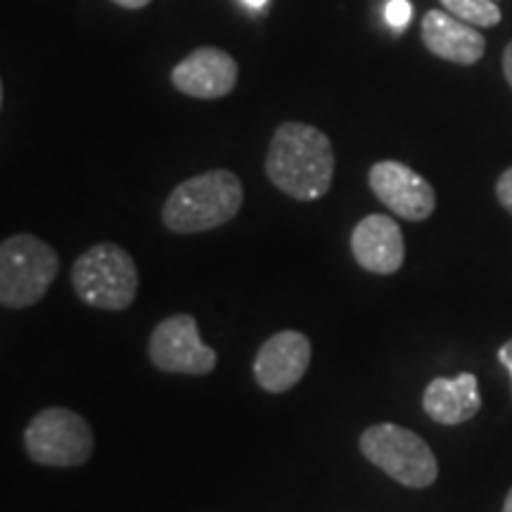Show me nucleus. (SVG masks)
<instances>
[{
	"mask_svg": "<svg viewBox=\"0 0 512 512\" xmlns=\"http://www.w3.org/2000/svg\"><path fill=\"white\" fill-rule=\"evenodd\" d=\"M266 176L275 188L297 202L328 195L335 178V152L323 131L302 121L275 128L266 155Z\"/></svg>",
	"mask_w": 512,
	"mask_h": 512,
	"instance_id": "nucleus-1",
	"label": "nucleus"
},
{
	"mask_svg": "<svg viewBox=\"0 0 512 512\" xmlns=\"http://www.w3.org/2000/svg\"><path fill=\"white\" fill-rule=\"evenodd\" d=\"M242 202L245 190L233 171H204L176 185L162 209V221L178 235L207 233L233 221L240 214Z\"/></svg>",
	"mask_w": 512,
	"mask_h": 512,
	"instance_id": "nucleus-2",
	"label": "nucleus"
},
{
	"mask_svg": "<svg viewBox=\"0 0 512 512\" xmlns=\"http://www.w3.org/2000/svg\"><path fill=\"white\" fill-rule=\"evenodd\" d=\"M60 273V254L46 240L17 233L0 245V304L29 309L46 297Z\"/></svg>",
	"mask_w": 512,
	"mask_h": 512,
	"instance_id": "nucleus-3",
	"label": "nucleus"
},
{
	"mask_svg": "<svg viewBox=\"0 0 512 512\" xmlns=\"http://www.w3.org/2000/svg\"><path fill=\"white\" fill-rule=\"evenodd\" d=\"M72 285L83 304L102 311H124L136 302L140 275L124 247L100 242L74 261Z\"/></svg>",
	"mask_w": 512,
	"mask_h": 512,
	"instance_id": "nucleus-4",
	"label": "nucleus"
},
{
	"mask_svg": "<svg viewBox=\"0 0 512 512\" xmlns=\"http://www.w3.org/2000/svg\"><path fill=\"white\" fill-rule=\"evenodd\" d=\"M358 446L363 458L408 489H427L437 482L439 463L430 444L408 427L377 422L361 434Z\"/></svg>",
	"mask_w": 512,
	"mask_h": 512,
	"instance_id": "nucleus-5",
	"label": "nucleus"
},
{
	"mask_svg": "<svg viewBox=\"0 0 512 512\" xmlns=\"http://www.w3.org/2000/svg\"><path fill=\"white\" fill-rule=\"evenodd\" d=\"M93 446V430L86 418L64 406L43 408L24 430V451L46 467H79L93 456Z\"/></svg>",
	"mask_w": 512,
	"mask_h": 512,
	"instance_id": "nucleus-6",
	"label": "nucleus"
},
{
	"mask_svg": "<svg viewBox=\"0 0 512 512\" xmlns=\"http://www.w3.org/2000/svg\"><path fill=\"white\" fill-rule=\"evenodd\" d=\"M147 356L162 373L209 375L219 363L216 351L200 337V325L190 313L164 318L147 339Z\"/></svg>",
	"mask_w": 512,
	"mask_h": 512,
	"instance_id": "nucleus-7",
	"label": "nucleus"
},
{
	"mask_svg": "<svg viewBox=\"0 0 512 512\" xmlns=\"http://www.w3.org/2000/svg\"><path fill=\"white\" fill-rule=\"evenodd\" d=\"M368 183L377 200L406 221H427L437 209V192L430 181L403 162L384 159L373 164Z\"/></svg>",
	"mask_w": 512,
	"mask_h": 512,
	"instance_id": "nucleus-8",
	"label": "nucleus"
},
{
	"mask_svg": "<svg viewBox=\"0 0 512 512\" xmlns=\"http://www.w3.org/2000/svg\"><path fill=\"white\" fill-rule=\"evenodd\" d=\"M311 339L299 330H283L268 337L256 351L254 377L268 394H285L302 382L311 366Z\"/></svg>",
	"mask_w": 512,
	"mask_h": 512,
	"instance_id": "nucleus-9",
	"label": "nucleus"
},
{
	"mask_svg": "<svg viewBox=\"0 0 512 512\" xmlns=\"http://www.w3.org/2000/svg\"><path fill=\"white\" fill-rule=\"evenodd\" d=\"M238 62L226 50L202 46L185 55L171 72V83L178 93L197 100L226 98L238 86Z\"/></svg>",
	"mask_w": 512,
	"mask_h": 512,
	"instance_id": "nucleus-10",
	"label": "nucleus"
},
{
	"mask_svg": "<svg viewBox=\"0 0 512 512\" xmlns=\"http://www.w3.org/2000/svg\"><path fill=\"white\" fill-rule=\"evenodd\" d=\"M351 254L368 273H399L406 259V242L399 223L387 214H368L351 230Z\"/></svg>",
	"mask_w": 512,
	"mask_h": 512,
	"instance_id": "nucleus-11",
	"label": "nucleus"
},
{
	"mask_svg": "<svg viewBox=\"0 0 512 512\" xmlns=\"http://www.w3.org/2000/svg\"><path fill=\"white\" fill-rule=\"evenodd\" d=\"M422 43L441 60L472 67L484 57L486 38L463 19L446 10H430L422 17Z\"/></svg>",
	"mask_w": 512,
	"mask_h": 512,
	"instance_id": "nucleus-12",
	"label": "nucleus"
},
{
	"mask_svg": "<svg viewBox=\"0 0 512 512\" xmlns=\"http://www.w3.org/2000/svg\"><path fill=\"white\" fill-rule=\"evenodd\" d=\"M422 408L439 425H460L475 418L482 408V394H479L477 375L460 373L453 380L437 377L427 384L422 394Z\"/></svg>",
	"mask_w": 512,
	"mask_h": 512,
	"instance_id": "nucleus-13",
	"label": "nucleus"
},
{
	"mask_svg": "<svg viewBox=\"0 0 512 512\" xmlns=\"http://www.w3.org/2000/svg\"><path fill=\"white\" fill-rule=\"evenodd\" d=\"M441 5L453 17L463 19V22L479 29L496 27L503 19L501 8H498L494 0H441Z\"/></svg>",
	"mask_w": 512,
	"mask_h": 512,
	"instance_id": "nucleus-14",
	"label": "nucleus"
},
{
	"mask_svg": "<svg viewBox=\"0 0 512 512\" xmlns=\"http://www.w3.org/2000/svg\"><path fill=\"white\" fill-rule=\"evenodd\" d=\"M384 15H387L389 27H392L396 34H401V31L406 29L408 24H411L413 5L408 3V0H389L387 10H384Z\"/></svg>",
	"mask_w": 512,
	"mask_h": 512,
	"instance_id": "nucleus-15",
	"label": "nucleus"
},
{
	"mask_svg": "<svg viewBox=\"0 0 512 512\" xmlns=\"http://www.w3.org/2000/svg\"><path fill=\"white\" fill-rule=\"evenodd\" d=\"M496 197L501 202V207L512 214V166L505 169L496 181Z\"/></svg>",
	"mask_w": 512,
	"mask_h": 512,
	"instance_id": "nucleus-16",
	"label": "nucleus"
},
{
	"mask_svg": "<svg viewBox=\"0 0 512 512\" xmlns=\"http://www.w3.org/2000/svg\"><path fill=\"white\" fill-rule=\"evenodd\" d=\"M498 361H501L503 366L508 368V373L512 375V339H508V342L498 349Z\"/></svg>",
	"mask_w": 512,
	"mask_h": 512,
	"instance_id": "nucleus-17",
	"label": "nucleus"
},
{
	"mask_svg": "<svg viewBox=\"0 0 512 512\" xmlns=\"http://www.w3.org/2000/svg\"><path fill=\"white\" fill-rule=\"evenodd\" d=\"M503 74H505V81H508L512 88V41L503 50Z\"/></svg>",
	"mask_w": 512,
	"mask_h": 512,
	"instance_id": "nucleus-18",
	"label": "nucleus"
},
{
	"mask_svg": "<svg viewBox=\"0 0 512 512\" xmlns=\"http://www.w3.org/2000/svg\"><path fill=\"white\" fill-rule=\"evenodd\" d=\"M112 3H117L119 8H126V10H140V8H147L152 0H112Z\"/></svg>",
	"mask_w": 512,
	"mask_h": 512,
	"instance_id": "nucleus-19",
	"label": "nucleus"
},
{
	"mask_svg": "<svg viewBox=\"0 0 512 512\" xmlns=\"http://www.w3.org/2000/svg\"><path fill=\"white\" fill-rule=\"evenodd\" d=\"M245 3L249 5V8H254V10H259V8H264V5L268 3V0H245Z\"/></svg>",
	"mask_w": 512,
	"mask_h": 512,
	"instance_id": "nucleus-20",
	"label": "nucleus"
},
{
	"mask_svg": "<svg viewBox=\"0 0 512 512\" xmlns=\"http://www.w3.org/2000/svg\"><path fill=\"white\" fill-rule=\"evenodd\" d=\"M503 512H512V489L508 491V496H505V503H503Z\"/></svg>",
	"mask_w": 512,
	"mask_h": 512,
	"instance_id": "nucleus-21",
	"label": "nucleus"
}]
</instances>
